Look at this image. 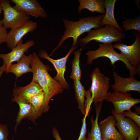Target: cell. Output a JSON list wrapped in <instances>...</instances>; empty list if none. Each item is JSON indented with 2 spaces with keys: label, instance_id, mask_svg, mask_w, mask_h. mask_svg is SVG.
Wrapping results in <instances>:
<instances>
[{
  "label": "cell",
  "instance_id": "1",
  "mask_svg": "<svg viewBox=\"0 0 140 140\" xmlns=\"http://www.w3.org/2000/svg\"><path fill=\"white\" fill-rule=\"evenodd\" d=\"M30 67L33 76L32 81L38 83L42 88L44 94V113L50 108V100L54 95L61 93L64 89L60 83L52 78L48 73L50 67L44 64L35 52L32 54Z\"/></svg>",
  "mask_w": 140,
  "mask_h": 140
},
{
  "label": "cell",
  "instance_id": "2",
  "mask_svg": "<svg viewBox=\"0 0 140 140\" xmlns=\"http://www.w3.org/2000/svg\"><path fill=\"white\" fill-rule=\"evenodd\" d=\"M104 14L80 18L77 21L69 20L66 19L62 20L65 30L63 35L59 42L57 46L53 50L50 55H52L54 52L61 47L67 39H73L72 46L76 47L78 43L79 37L82 34L94 29H97L103 27L101 22Z\"/></svg>",
  "mask_w": 140,
  "mask_h": 140
},
{
  "label": "cell",
  "instance_id": "3",
  "mask_svg": "<svg viewBox=\"0 0 140 140\" xmlns=\"http://www.w3.org/2000/svg\"><path fill=\"white\" fill-rule=\"evenodd\" d=\"M87 33L86 36L79 40V43L82 45H85L92 40L103 44L119 42L126 36L125 33L108 25L99 29L92 30Z\"/></svg>",
  "mask_w": 140,
  "mask_h": 140
},
{
  "label": "cell",
  "instance_id": "4",
  "mask_svg": "<svg viewBox=\"0 0 140 140\" xmlns=\"http://www.w3.org/2000/svg\"><path fill=\"white\" fill-rule=\"evenodd\" d=\"M86 55L87 57V63L88 64H91L94 60L98 58L107 57L110 60L112 65L118 61L122 62L129 70L130 76H135L138 74L137 69L129 64L121 53H118L114 50L112 43L100 44L98 49L89 51L86 53Z\"/></svg>",
  "mask_w": 140,
  "mask_h": 140
},
{
  "label": "cell",
  "instance_id": "5",
  "mask_svg": "<svg viewBox=\"0 0 140 140\" xmlns=\"http://www.w3.org/2000/svg\"><path fill=\"white\" fill-rule=\"evenodd\" d=\"M92 84L90 88L95 105L102 103L108 93L110 82L109 79L102 73L98 67L95 68L90 76Z\"/></svg>",
  "mask_w": 140,
  "mask_h": 140
},
{
  "label": "cell",
  "instance_id": "6",
  "mask_svg": "<svg viewBox=\"0 0 140 140\" xmlns=\"http://www.w3.org/2000/svg\"><path fill=\"white\" fill-rule=\"evenodd\" d=\"M0 5L4 15L2 20V23L7 29H11L19 27L29 20V16L25 12L12 7L9 1L2 0Z\"/></svg>",
  "mask_w": 140,
  "mask_h": 140
},
{
  "label": "cell",
  "instance_id": "7",
  "mask_svg": "<svg viewBox=\"0 0 140 140\" xmlns=\"http://www.w3.org/2000/svg\"><path fill=\"white\" fill-rule=\"evenodd\" d=\"M135 36V41L132 45H128L123 43L117 42L113 45L114 48L119 50L129 64L136 68L138 75L140 74V33L135 31L132 32Z\"/></svg>",
  "mask_w": 140,
  "mask_h": 140
},
{
  "label": "cell",
  "instance_id": "8",
  "mask_svg": "<svg viewBox=\"0 0 140 140\" xmlns=\"http://www.w3.org/2000/svg\"><path fill=\"white\" fill-rule=\"evenodd\" d=\"M111 113L116 120L115 126L125 140H137L140 136V127L133 120L124 117L122 113L112 109Z\"/></svg>",
  "mask_w": 140,
  "mask_h": 140
},
{
  "label": "cell",
  "instance_id": "9",
  "mask_svg": "<svg viewBox=\"0 0 140 140\" xmlns=\"http://www.w3.org/2000/svg\"><path fill=\"white\" fill-rule=\"evenodd\" d=\"M76 48V47L72 46L65 56L57 59H54L50 57L47 52L44 50H40L38 53V56L39 57L47 60L53 65L57 72V74L54 77V79L59 82L64 89H68L70 88L64 77L66 62L71 53Z\"/></svg>",
  "mask_w": 140,
  "mask_h": 140
},
{
  "label": "cell",
  "instance_id": "10",
  "mask_svg": "<svg viewBox=\"0 0 140 140\" xmlns=\"http://www.w3.org/2000/svg\"><path fill=\"white\" fill-rule=\"evenodd\" d=\"M105 100L113 104L115 111L121 113L140 102V99L132 97L130 94L116 91L108 92Z\"/></svg>",
  "mask_w": 140,
  "mask_h": 140
},
{
  "label": "cell",
  "instance_id": "11",
  "mask_svg": "<svg viewBox=\"0 0 140 140\" xmlns=\"http://www.w3.org/2000/svg\"><path fill=\"white\" fill-rule=\"evenodd\" d=\"M37 27V22L28 20L22 26L11 29L7 33L5 42L11 50L15 47L27 33L34 31Z\"/></svg>",
  "mask_w": 140,
  "mask_h": 140
},
{
  "label": "cell",
  "instance_id": "12",
  "mask_svg": "<svg viewBox=\"0 0 140 140\" xmlns=\"http://www.w3.org/2000/svg\"><path fill=\"white\" fill-rule=\"evenodd\" d=\"M15 4L13 7L36 18H47V13L36 0H11Z\"/></svg>",
  "mask_w": 140,
  "mask_h": 140
},
{
  "label": "cell",
  "instance_id": "13",
  "mask_svg": "<svg viewBox=\"0 0 140 140\" xmlns=\"http://www.w3.org/2000/svg\"><path fill=\"white\" fill-rule=\"evenodd\" d=\"M43 91L37 83L32 81L27 85L24 87H15L12 93V101H20L30 103L31 99L34 96Z\"/></svg>",
  "mask_w": 140,
  "mask_h": 140
},
{
  "label": "cell",
  "instance_id": "14",
  "mask_svg": "<svg viewBox=\"0 0 140 140\" xmlns=\"http://www.w3.org/2000/svg\"><path fill=\"white\" fill-rule=\"evenodd\" d=\"M22 39L9 53L5 54L0 53V58L3 60V63L6 66L5 72L13 62H18L24 53L35 44L34 42L32 40L28 41L24 43Z\"/></svg>",
  "mask_w": 140,
  "mask_h": 140
},
{
  "label": "cell",
  "instance_id": "15",
  "mask_svg": "<svg viewBox=\"0 0 140 140\" xmlns=\"http://www.w3.org/2000/svg\"><path fill=\"white\" fill-rule=\"evenodd\" d=\"M113 75L114 83L111 87L114 91L125 93L131 91L140 93V81L137 80L135 76L130 75L128 78H123L119 75L115 71Z\"/></svg>",
  "mask_w": 140,
  "mask_h": 140
},
{
  "label": "cell",
  "instance_id": "16",
  "mask_svg": "<svg viewBox=\"0 0 140 140\" xmlns=\"http://www.w3.org/2000/svg\"><path fill=\"white\" fill-rule=\"evenodd\" d=\"M116 120L111 115L100 121L98 124L102 140H125L116 129Z\"/></svg>",
  "mask_w": 140,
  "mask_h": 140
},
{
  "label": "cell",
  "instance_id": "17",
  "mask_svg": "<svg viewBox=\"0 0 140 140\" xmlns=\"http://www.w3.org/2000/svg\"><path fill=\"white\" fill-rule=\"evenodd\" d=\"M32 54L26 56L25 54L20 60L16 64H11L6 73H12L16 77V80L23 74L29 72H32L30 67Z\"/></svg>",
  "mask_w": 140,
  "mask_h": 140
},
{
  "label": "cell",
  "instance_id": "18",
  "mask_svg": "<svg viewBox=\"0 0 140 140\" xmlns=\"http://www.w3.org/2000/svg\"><path fill=\"white\" fill-rule=\"evenodd\" d=\"M16 102L18 104L19 110L16 119L14 128L15 132L23 120L27 119L35 123V120L37 119L34 109L31 103L20 101H18Z\"/></svg>",
  "mask_w": 140,
  "mask_h": 140
},
{
  "label": "cell",
  "instance_id": "19",
  "mask_svg": "<svg viewBox=\"0 0 140 140\" xmlns=\"http://www.w3.org/2000/svg\"><path fill=\"white\" fill-rule=\"evenodd\" d=\"M116 1V0L105 1V12L101 22V24L102 27L105 25H110L123 32V29L118 24L114 16V7Z\"/></svg>",
  "mask_w": 140,
  "mask_h": 140
},
{
  "label": "cell",
  "instance_id": "20",
  "mask_svg": "<svg viewBox=\"0 0 140 140\" xmlns=\"http://www.w3.org/2000/svg\"><path fill=\"white\" fill-rule=\"evenodd\" d=\"M105 0H79V5L78 11L81 13L82 10L86 9L90 11L97 12L103 14L105 12Z\"/></svg>",
  "mask_w": 140,
  "mask_h": 140
},
{
  "label": "cell",
  "instance_id": "21",
  "mask_svg": "<svg viewBox=\"0 0 140 140\" xmlns=\"http://www.w3.org/2000/svg\"><path fill=\"white\" fill-rule=\"evenodd\" d=\"M96 111V117L92 116L90 121L92 129L88 132V137L86 140H102L100 129L98 123L99 117L102 106V103H98L95 105Z\"/></svg>",
  "mask_w": 140,
  "mask_h": 140
},
{
  "label": "cell",
  "instance_id": "22",
  "mask_svg": "<svg viewBox=\"0 0 140 140\" xmlns=\"http://www.w3.org/2000/svg\"><path fill=\"white\" fill-rule=\"evenodd\" d=\"M74 87L78 108L83 115L87 114L86 113L85 105L86 90L85 87L82 85L80 80H74Z\"/></svg>",
  "mask_w": 140,
  "mask_h": 140
},
{
  "label": "cell",
  "instance_id": "23",
  "mask_svg": "<svg viewBox=\"0 0 140 140\" xmlns=\"http://www.w3.org/2000/svg\"><path fill=\"white\" fill-rule=\"evenodd\" d=\"M30 103L33 108L37 119L44 113V94L43 91L32 97Z\"/></svg>",
  "mask_w": 140,
  "mask_h": 140
},
{
  "label": "cell",
  "instance_id": "24",
  "mask_svg": "<svg viewBox=\"0 0 140 140\" xmlns=\"http://www.w3.org/2000/svg\"><path fill=\"white\" fill-rule=\"evenodd\" d=\"M83 48H80L75 52L74 57L72 62V71L70 78L74 80H80L81 70L80 66V57Z\"/></svg>",
  "mask_w": 140,
  "mask_h": 140
},
{
  "label": "cell",
  "instance_id": "25",
  "mask_svg": "<svg viewBox=\"0 0 140 140\" xmlns=\"http://www.w3.org/2000/svg\"><path fill=\"white\" fill-rule=\"evenodd\" d=\"M122 22L125 31L132 30L139 32H140V16L135 17L134 19H126Z\"/></svg>",
  "mask_w": 140,
  "mask_h": 140
},
{
  "label": "cell",
  "instance_id": "26",
  "mask_svg": "<svg viewBox=\"0 0 140 140\" xmlns=\"http://www.w3.org/2000/svg\"><path fill=\"white\" fill-rule=\"evenodd\" d=\"M122 114L124 117H127L133 120L140 127V116L135 112L129 110L124 111Z\"/></svg>",
  "mask_w": 140,
  "mask_h": 140
},
{
  "label": "cell",
  "instance_id": "27",
  "mask_svg": "<svg viewBox=\"0 0 140 140\" xmlns=\"http://www.w3.org/2000/svg\"><path fill=\"white\" fill-rule=\"evenodd\" d=\"M87 114H85L82 120V124L79 137L77 140H86V135L87 133V127L86 119L88 116Z\"/></svg>",
  "mask_w": 140,
  "mask_h": 140
},
{
  "label": "cell",
  "instance_id": "28",
  "mask_svg": "<svg viewBox=\"0 0 140 140\" xmlns=\"http://www.w3.org/2000/svg\"><path fill=\"white\" fill-rule=\"evenodd\" d=\"M85 96L86 99L85 100V105L86 111V113L88 115L90 110V107L93 102L92 97V94L90 89L86 91Z\"/></svg>",
  "mask_w": 140,
  "mask_h": 140
},
{
  "label": "cell",
  "instance_id": "29",
  "mask_svg": "<svg viewBox=\"0 0 140 140\" xmlns=\"http://www.w3.org/2000/svg\"><path fill=\"white\" fill-rule=\"evenodd\" d=\"M9 133L7 125L0 123V140H9Z\"/></svg>",
  "mask_w": 140,
  "mask_h": 140
},
{
  "label": "cell",
  "instance_id": "30",
  "mask_svg": "<svg viewBox=\"0 0 140 140\" xmlns=\"http://www.w3.org/2000/svg\"><path fill=\"white\" fill-rule=\"evenodd\" d=\"M8 33L7 29L3 25L2 20L0 19V45L5 42Z\"/></svg>",
  "mask_w": 140,
  "mask_h": 140
},
{
  "label": "cell",
  "instance_id": "31",
  "mask_svg": "<svg viewBox=\"0 0 140 140\" xmlns=\"http://www.w3.org/2000/svg\"><path fill=\"white\" fill-rule=\"evenodd\" d=\"M52 132L53 137L55 140H62L58 131L55 128H53L52 130Z\"/></svg>",
  "mask_w": 140,
  "mask_h": 140
},
{
  "label": "cell",
  "instance_id": "32",
  "mask_svg": "<svg viewBox=\"0 0 140 140\" xmlns=\"http://www.w3.org/2000/svg\"><path fill=\"white\" fill-rule=\"evenodd\" d=\"M6 66L4 63L2 66L0 67V78L3 73L6 72Z\"/></svg>",
  "mask_w": 140,
  "mask_h": 140
},
{
  "label": "cell",
  "instance_id": "33",
  "mask_svg": "<svg viewBox=\"0 0 140 140\" xmlns=\"http://www.w3.org/2000/svg\"><path fill=\"white\" fill-rule=\"evenodd\" d=\"M135 111L137 114H140V107H139L134 106Z\"/></svg>",
  "mask_w": 140,
  "mask_h": 140
},
{
  "label": "cell",
  "instance_id": "34",
  "mask_svg": "<svg viewBox=\"0 0 140 140\" xmlns=\"http://www.w3.org/2000/svg\"><path fill=\"white\" fill-rule=\"evenodd\" d=\"M2 0H0V15L2 13V7L0 5V3L1 2Z\"/></svg>",
  "mask_w": 140,
  "mask_h": 140
},
{
  "label": "cell",
  "instance_id": "35",
  "mask_svg": "<svg viewBox=\"0 0 140 140\" xmlns=\"http://www.w3.org/2000/svg\"><path fill=\"white\" fill-rule=\"evenodd\" d=\"M137 140H140V136L138 138Z\"/></svg>",
  "mask_w": 140,
  "mask_h": 140
}]
</instances>
